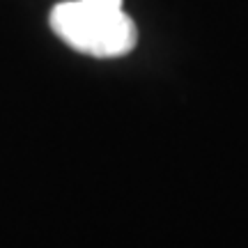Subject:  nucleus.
<instances>
[{"mask_svg":"<svg viewBox=\"0 0 248 248\" xmlns=\"http://www.w3.org/2000/svg\"><path fill=\"white\" fill-rule=\"evenodd\" d=\"M124 0H67L51 12V28L71 48L94 58H120L138 42V28Z\"/></svg>","mask_w":248,"mask_h":248,"instance_id":"obj_1","label":"nucleus"}]
</instances>
